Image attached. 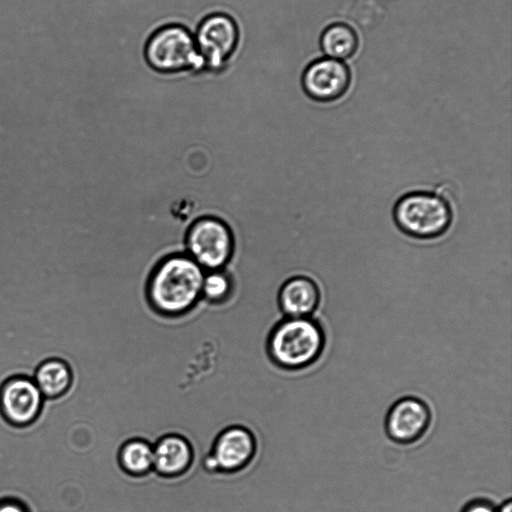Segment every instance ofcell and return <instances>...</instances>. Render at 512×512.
<instances>
[{
  "label": "cell",
  "mask_w": 512,
  "mask_h": 512,
  "mask_svg": "<svg viewBox=\"0 0 512 512\" xmlns=\"http://www.w3.org/2000/svg\"><path fill=\"white\" fill-rule=\"evenodd\" d=\"M0 512H30L28 506L19 499H0Z\"/></svg>",
  "instance_id": "obj_18"
},
{
  "label": "cell",
  "mask_w": 512,
  "mask_h": 512,
  "mask_svg": "<svg viewBox=\"0 0 512 512\" xmlns=\"http://www.w3.org/2000/svg\"><path fill=\"white\" fill-rule=\"evenodd\" d=\"M325 346V333L311 317H283L267 337V353L282 369L299 370L318 360Z\"/></svg>",
  "instance_id": "obj_3"
},
{
  "label": "cell",
  "mask_w": 512,
  "mask_h": 512,
  "mask_svg": "<svg viewBox=\"0 0 512 512\" xmlns=\"http://www.w3.org/2000/svg\"><path fill=\"white\" fill-rule=\"evenodd\" d=\"M194 38L204 69L218 71L231 58L238 44V28L234 20L223 13L206 16L198 25Z\"/></svg>",
  "instance_id": "obj_7"
},
{
  "label": "cell",
  "mask_w": 512,
  "mask_h": 512,
  "mask_svg": "<svg viewBox=\"0 0 512 512\" xmlns=\"http://www.w3.org/2000/svg\"><path fill=\"white\" fill-rule=\"evenodd\" d=\"M205 270L187 254L162 259L147 283V300L160 317L176 319L192 311L201 299Z\"/></svg>",
  "instance_id": "obj_1"
},
{
  "label": "cell",
  "mask_w": 512,
  "mask_h": 512,
  "mask_svg": "<svg viewBox=\"0 0 512 512\" xmlns=\"http://www.w3.org/2000/svg\"><path fill=\"white\" fill-rule=\"evenodd\" d=\"M144 54L149 66L160 73L204 69L194 34L179 24L156 30L147 41Z\"/></svg>",
  "instance_id": "obj_4"
},
{
  "label": "cell",
  "mask_w": 512,
  "mask_h": 512,
  "mask_svg": "<svg viewBox=\"0 0 512 512\" xmlns=\"http://www.w3.org/2000/svg\"><path fill=\"white\" fill-rule=\"evenodd\" d=\"M117 459L127 475L145 476L153 472V443L141 437L130 438L121 444Z\"/></svg>",
  "instance_id": "obj_14"
},
{
  "label": "cell",
  "mask_w": 512,
  "mask_h": 512,
  "mask_svg": "<svg viewBox=\"0 0 512 512\" xmlns=\"http://www.w3.org/2000/svg\"><path fill=\"white\" fill-rule=\"evenodd\" d=\"M457 203L434 191H410L400 196L392 209L397 229L412 239L429 241L447 234L454 222Z\"/></svg>",
  "instance_id": "obj_2"
},
{
  "label": "cell",
  "mask_w": 512,
  "mask_h": 512,
  "mask_svg": "<svg viewBox=\"0 0 512 512\" xmlns=\"http://www.w3.org/2000/svg\"><path fill=\"white\" fill-rule=\"evenodd\" d=\"M43 400L35 381L27 376L10 377L0 387V413L15 427L34 423L41 413Z\"/></svg>",
  "instance_id": "obj_9"
},
{
  "label": "cell",
  "mask_w": 512,
  "mask_h": 512,
  "mask_svg": "<svg viewBox=\"0 0 512 512\" xmlns=\"http://www.w3.org/2000/svg\"><path fill=\"white\" fill-rule=\"evenodd\" d=\"M351 73L340 60L318 58L306 65L300 85L304 94L315 102L328 103L341 98L348 90Z\"/></svg>",
  "instance_id": "obj_8"
},
{
  "label": "cell",
  "mask_w": 512,
  "mask_h": 512,
  "mask_svg": "<svg viewBox=\"0 0 512 512\" xmlns=\"http://www.w3.org/2000/svg\"><path fill=\"white\" fill-rule=\"evenodd\" d=\"M431 421V412L422 400L404 397L389 409L385 429L390 439L401 444H410L421 438Z\"/></svg>",
  "instance_id": "obj_10"
},
{
  "label": "cell",
  "mask_w": 512,
  "mask_h": 512,
  "mask_svg": "<svg viewBox=\"0 0 512 512\" xmlns=\"http://www.w3.org/2000/svg\"><path fill=\"white\" fill-rule=\"evenodd\" d=\"M385 5L382 0H355L350 19L361 29L371 30L383 20Z\"/></svg>",
  "instance_id": "obj_17"
},
{
  "label": "cell",
  "mask_w": 512,
  "mask_h": 512,
  "mask_svg": "<svg viewBox=\"0 0 512 512\" xmlns=\"http://www.w3.org/2000/svg\"><path fill=\"white\" fill-rule=\"evenodd\" d=\"M185 247L186 254L205 271L223 269L233 254L232 231L219 218L201 217L189 227Z\"/></svg>",
  "instance_id": "obj_5"
},
{
  "label": "cell",
  "mask_w": 512,
  "mask_h": 512,
  "mask_svg": "<svg viewBox=\"0 0 512 512\" xmlns=\"http://www.w3.org/2000/svg\"><path fill=\"white\" fill-rule=\"evenodd\" d=\"M33 380L44 398L55 399L70 389L73 375L68 363L51 358L38 366Z\"/></svg>",
  "instance_id": "obj_13"
},
{
  "label": "cell",
  "mask_w": 512,
  "mask_h": 512,
  "mask_svg": "<svg viewBox=\"0 0 512 512\" xmlns=\"http://www.w3.org/2000/svg\"><path fill=\"white\" fill-rule=\"evenodd\" d=\"M195 452L182 434L167 433L153 443V472L164 478L185 474L192 466Z\"/></svg>",
  "instance_id": "obj_11"
},
{
  "label": "cell",
  "mask_w": 512,
  "mask_h": 512,
  "mask_svg": "<svg viewBox=\"0 0 512 512\" xmlns=\"http://www.w3.org/2000/svg\"><path fill=\"white\" fill-rule=\"evenodd\" d=\"M320 47L329 58L347 59L353 56L358 48V36L351 26L341 22L333 23L322 32Z\"/></svg>",
  "instance_id": "obj_15"
},
{
  "label": "cell",
  "mask_w": 512,
  "mask_h": 512,
  "mask_svg": "<svg viewBox=\"0 0 512 512\" xmlns=\"http://www.w3.org/2000/svg\"><path fill=\"white\" fill-rule=\"evenodd\" d=\"M256 451L254 433L243 425H230L216 435L203 465L211 473H235L249 465Z\"/></svg>",
  "instance_id": "obj_6"
},
{
  "label": "cell",
  "mask_w": 512,
  "mask_h": 512,
  "mask_svg": "<svg viewBox=\"0 0 512 512\" xmlns=\"http://www.w3.org/2000/svg\"><path fill=\"white\" fill-rule=\"evenodd\" d=\"M232 292V281L230 276L223 270L205 271L201 298L210 304L225 303Z\"/></svg>",
  "instance_id": "obj_16"
},
{
  "label": "cell",
  "mask_w": 512,
  "mask_h": 512,
  "mask_svg": "<svg viewBox=\"0 0 512 512\" xmlns=\"http://www.w3.org/2000/svg\"><path fill=\"white\" fill-rule=\"evenodd\" d=\"M497 512H512L511 500L504 502L498 509Z\"/></svg>",
  "instance_id": "obj_20"
},
{
  "label": "cell",
  "mask_w": 512,
  "mask_h": 512,
  "mask_svg": "<svg viewBox=\"0 0 512 512\" xmlns=\"http://www.w3.org/2000/svg\"><path fill=\"white\" fill-rule=\"evenodd\" d=\"M320 286L310 277L296 275L287 279L278 292V307L283 317H310L321 302Z\"/></svg>",
  "instance_id": "obj_12"
},
{
  "label": "cell",
  "mask_w": 512,
  "mask_h": 512,
  "mask_svg": "<svg viewBox=\"0 0 512 512\" xmlns=\"http://www.w3.org/2000/svg\"><path fill=\"white\" fill-rule=\"evenodd\" d=\"M461 512H497V509L491 502L477 499L466 504Z\"/></svg>",
  "instance_id": "obj_19"
}]
</instances>
